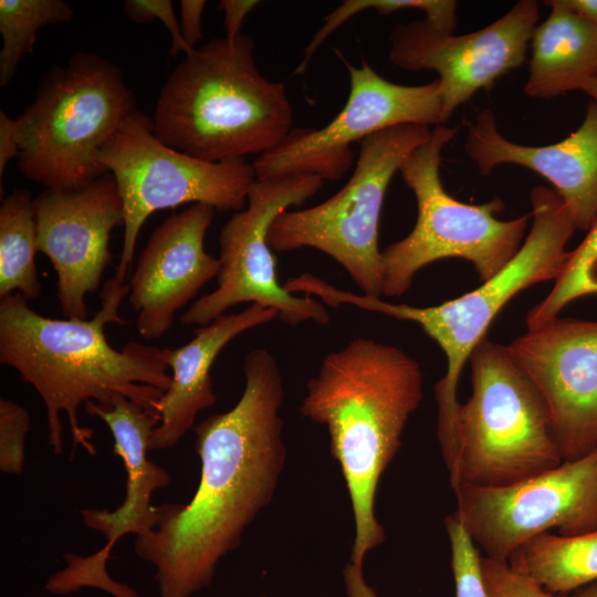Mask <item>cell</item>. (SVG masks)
I'll return each mask as SVG.
<instances>
[{"instance_id":"cell-1","label":"cell","mask_w":597,"mask_h":597,"mask_svg":"<svg viewBox=\"0 0 597 597\" xmlns=\"http://www.w3.org/2000/svg\"><path fill=\"white\" fill-rule=\"evenodd\" d=\"M243 375L238 402L193 428L200 480L192 498L158 505L155 528L134 542L135 555L155 569L160 597H191L208 587L279 486L286 461L283 378L264 348L245 355Z\"/></svg>"},{"instance_id":"cell-2","label":"cell","mask_w":597,"mask_h":597,"mask_svg":"<svg viewBox=\"0 0 597 597\" xmlns=\"http://www.w3.org/2000/svg\"><path fill=\"white\" fill-rule=\"evenodd\" d=\"M129 285L115 275L100 294L101 307L91 320H56L36 313L20 293L0 298V363L31 385L46 410L48 443L63 451L61 415L67 417L73 449L95 453L93 431L78 420V408L93 401L109 408L127 398L158 412L171 376L163 348L129 342L122 349L108 343L107 324H126L119 314Z\"/></svg>"},{"instance_id":"cell-3","label":"cell","mask_w":597,"mask_h":597,"mask_svg":"<svg viewBox=\"0 0 597 597\" xmlns=\"http://www.w3.org/2000/svg\"><path fill=\"white\" fill-rule=\"evenodd\" d=\"M423 398L419 363L397 346L359 337L328 353L306 385L300 412L326 427L355 524L349 562L386 540L375 514L380 478L396 457Z\"/></svg>"},{"instance_id":"cell-4","label":"cell","mask_w":597,"mask_h":597,"mask_svg":"<svg viewBox=\"0 0 597 597\" xmlns=\"http://www.w3.org/2000/svg\"><path fill=\"white\" fill-rule=\"evenodd\" d=\"M532 226L520 250L495 275L476 289L432 306H412L341 290L311 273L291 277L287 289L318 297L328 306L342 304L418 324L447 359L444 376L434 386L437 433L448 472L457 460L458 386L465 363L503 307L522 291L555 280L569 251L566 244L577 230L559 195L536 186L530 193Z\"/></svg>"},{"instance_id":"cell-5","label":"cell","mask_w":597,"mask_h":597,"mask_svg":"<svg viewBox=\"0 0 597 597\" xmlns=\"http://www.w3.org/2000/svg\"><path fill=\"white\" fill-rule=\"evenodd\" d=\"M254 41L214 38L174 69L157 100L155 136L166 146L209 163L243 159L279 145L292 129L293 109L281 82L264 77Z\"/></svg>"},{"instance_id":"cell-6","label":"cell","mask_w":597,"mask_h":597,"mask_svg":"<svg viewBox=\"0 0 597 597\" xmlns=\"http://www.w3.org/2000/svg\"><path fill=\"white\" fill-rule=\"evenodd\" d=\"M122 70L76 52L52 67L15 118L22 175L49 189L76 188L108 172L100 154L136 111Z\"/></svg>"},{"instance_id":"cell-7","label":"cell","mask_w":597,"mask_h":597,"mask_svg":"<svg viewBox=\"0 0 597 597\" xmlns=\"http://www.w3.org/2000/svg\"><path fill=\"white\" fill-rule=\"evenodd\" d=\"M469 362L472 392L459 408L452 490L503 486L561 464L546 402L507 345L485 337Z\"/></svg>"},{"instance_id":"cell-8","label":"cell","mask_w":597,"mask_h":597,"mask_svg":"<svg viewBox=\"0 0 597 597\" xmlns=\"http://www.w3.org/2000/svg\"><path fill=\"white\" fill-rule=\"evenodd\" d=\"M457 129L438 125L402 163L399 172L413 192L418 216L411 232L381 251L383 295L399 297L425 266L460 258L473 264L481 282L501 271L517 253L531 214L500 220L504 202L481 205L450 196L440 178L441 154Z\"/></svg>"},{"instance_id":"cell-9","label":"cell","mask_w":597,"mask_h":597,"mask_svg":"<svg viewBox=\"0 0 597 597\" xmlns=\"http://www.w3.org/2000/svg\"><path fill=\"white\" fill-rule=\"evenodd\" d=\"M423 125H399L359 143L354 172L325 201L286 210L272 222L268 242L276 252L314 248L342 265L362 294L383 295L379 219L394 175L407 157L431 136Z\"/></svg>"},{"instance_id":"cell-10","label":"cell","mask_w":597,"mask_h":597,"mask_svg":"<svg viewBox=\"0 0 597 597\" xmlns=\"http://www.w3.org/2000/svg\"><path fill=\"white\" fill-rule=\"evenodd\" d=\"M123 199L125 224L115 276L124 282L132 270L140 229L153 212L185 203L218 211H240L256 180L244 159L209 163L163 144L151 118L136 109L100 154ZM125 283V282H124Z\"/></svg>"},{"instance_id":"cell-11","label":"cell","mask_w":597,"mask_h":597,"mask_svg":"<svg viewBox=\"0 0 597 597\" xmlns=\"http://www.w3.org/2000/svg\"><path fill=\"white\" fill-rule=\"evenodd\" d=\"M311 174H291L256 179L243 210L224 223L219 235L220 271L217 287L195 300L179 316L185 326H203L241 303L261 304L277 312L287 325L313 321L325 325L329 314L312 296H296L280 284L275 258L268 242L274 219L300 207L323 187Z\"/></svg>"},{"instance_id":"cell-12","label":"cell","mask_w":597,"mask_h":597,"mask_svg":"<svg viewBox=\"0 0 597 597\" xmlns=\"http://www.w3.org/2000/svg\"><path fill=\"white\" fill-rule=\"evenodd\" d=\"M453 513L485 557L507 562L532 538L597 530V449L503 486L461 485Z\"/></svg>"},{"instance_id":"cell-13","label":"cell","mask_w":597,"mask_h":597,"mask_svg":"<svg viewBox=\"0 0 597 597\" xmlns=\"http://www.w3.org/2000/svg\"><path fill=\"white\" fill-rule=\"evenodd\" d=\"M346 66L349 94L344 108L321 128H292L279 145L259 155L252 163L256 179L311 174L337 181L353 164V143L399 125H442L438 78L401 85L385 80L366 62Z\"/></svg>"},{"instance_id":"cell-14","label":"cell","mask_w":597,"mask_h":597,"mask_svg":"<svg viewBox=\"0 0 597 597\" xmlns=\"http://www.w3.org/2000/svg\"><path fill=\"white\" fill-rule=\"evenodd\" d=\"M538 13L537 1L520 0L489 25L460 35L426 19L399 23L389 35V61L404 70L438 73L443 125L478 91L525 62Z\"/></svg>"},{"instance_id":"cell-15","label":"cell","mask_w":597,"mask_h":597,"mask_svg":"<svg viewBox=\"0 0 597 597\" xmlns=\"http://www.w3.org/2000/svg\"><path fill=\"white\" fill-rule=\"evenodd\" d=\"M87 415L102 419L114 439V452L126 471V492L115 510L86 509L81 511L84 525L100 532L106 544L93 555L64 556L66 566L53 575L46 588L54 594H69L82 586H98L115 597H134L129 587L113 582L105 565L115 543L126 534L136 537L153 531L159 519V507L151 504L155 491L170 483L169 473L148 457L149 441L160 422L157 411L146 409L127 398H118L109 408L86 401Z\"/></svg>"},{"instance_id":"cell-16","label":"cell","mask_w":597,"mask_h":597,"mask_svg":"<svg viewBox=\"0 0 597 597\" xmlns=\"http://www.w3.org/2000/svg\"><path fill=\"white\" fill-rule=\"evenodd\" d=\"M38 251L56 273V296L66 318L87 320V294L112 263V231L125 224L123 199L106 172L87 185L46 188L34 198Z\"/></svg>"},{"instance_id":"cell-17","label":"cell","mask_w":597,"mask_h":597,"mask_svg":"<svg viewBox=\"0 0 597 597\" xmlns=\"http://www.w3.org/2000/svg\"><path fill=\"white\" fill-rule=\"evenodd\" d=\"M544 398L564 461L597 449V321L556 317L507 345Z\"/></svg>"},{"instance_id":"cell-18","label":"cell","mask_w":597,"mask_h":597,"mask_svg":"<svg viewBox=\"0 0 597 597\" xmlns=\"http://www.w3.org/2000/svg\"><path fill=\"white\" fill-rule=\"evenodd\" d=\"M216 209L195 203L163 221L151 233L130 275L129 303L145 339L164 336L176 314L220 271L205 250Z\"/></svg>"},{"instance_id":"cell-19","label":"cell","mask_w":597,"mask_h":597,"mask_svg":"<svg viewBox=\"0 0 597 597\" xmlns=\"http://www.w3.org/2000/svg\"><path fill=\"white\" fill-rule=\"evenodd\" d=\"M464 151L483 176L504 164L525 167L554 186L579 230L597 220V102L590 100L578 128L544 146L521 145L504 137L490 108L469 124Z\"/></svg>"},{"instance_id":"cell-20","label":"cell","mask_w":597,"mask_h":597,"mask_svg":"<svg viewBox=\"0 0 597 597\" xmlns=\"http://www.w3.org/2000/svg\"><path fill=\"white\" fill-rule=\"evenodd\" d=\"M275 317V310L254 303L195 328L192 339L180 347L163 348L172 375L158 405L160 422L151 433L149 450L170 449L184 438L198 413L217 402L210 371L221 350L237 336Z\"/></svg>"},{"instance_id":"cell-21","label":"cell","mask_w":597,"mask_h":597,"mask_svg":"<svg viewBox=\"0 0 597 597\" xmlns=\"http://www.w3.org/2000/svg\"><path fill=\"white\" fill-rule=\"evenodd\" d=\"M543 3L551 13L533 32L524 93L549 100L582 91L587 81L597 77V27L554 0Z\"/></svg>"},{"instance_id":"cell-22","label":"cell","mask_w":597,"mask_h":597,"mask_svg":"<svg viewBox=\"0 0 597 597\" xmlns=\"http://www.w3.org/2000/svg\"><path fill=\"white\" fill-rule=\"evenodd\" d=\"M507 562L546 590L569 595L597 580V530L574 536L541 534Z\"/></svg>"},{"instance_id":"cell-23","label":"cell","mask_w":597,"mask_h":597,"mask_svg":"<svg viewBox=\"0 0 597 597\" xmlns=\"http://www.w3.org/2000/svg\"><path fill=\"white\" fill-rule=\"evenodd\" d=\"M36 252L34 199L25 189H17L0 207V298L13 293L28 301L40 297Z\"/></svg>"},{"instance_id":"cell-24","label":"cell","mask_w":597,"mask_h":597,"mask_svg":"<svg viewBox=\"0 0 597 597\" xmlns=\"http://www.w3.org/2000/svg\"><path fill=\"white\" fill-rule=\"evenodd\" d=\"M74 10L63 0H1L0 86L13 78L25 54L33 51L38 31L73 19Z\"/></svg>"},{"instance_id":"cell-25","label":"cell","mask_w":597,"mask_h":597,"mask_svg":"<svg viewBox=\"0 0 597 597\" xmlns=\"http://www.w3.org/2000/svg\"><path fill=\"white\" fill-rule=\"evenodd\" d=\"M551 292L526 314L527 329L537 328L558 317L569 303L597 294V220L573 250Z\"/></svg>"},{"instance_id":"cell-26","label":"cell","mask_w":597,"mask_h":597,"mask_svg":"<svg viewBox=\"0 0 597 597\" xmlns=\"http://www.w3.org/2000/svg\"><path fill=\"white\" fill-rule=\"evenodd\" d=\"M457 8L458 2L454 0H346L325 17V23L305 48L304 56L295 73L305 72L310 60L326 38L348 19L364 10L373 9L381 15H387L404 9H418L426 13V20L437 29L453 32L457 24Z\"/></svg>"},{"instance_id":"cell-27","label":"cell","mask_w":597,"mask_h":597,"mask_svg":"<svg viewBox=\"0 0 597 597\" xmlns=\"http://www.w3.org/2000/svg\"><path fill=\"white\" fill-rule=\"evenodd\" d=\"M455 597H491L482 573L481 555L454 514L446 521Z\"/></svg>"},{"instance_id":"cell-28","label":"cell","mask_w":597,"mask_h":597,"mask_svg":"<svg viewBox=\"0 0 597 597\" xmlns=\"http://www.w3.org/2000/svg\"><path fill=\"white\" fill-rule=\"evenodd\" d=\"M31 417L25 407L0 398V470L3 473L19 475L25 460V437L30 429Z\"/></svg>"},{"instance_id":"cell-29","label":"cell","mask_w":597,"mask_h":597,"mask_svg":"<svg viewBox=\"0 0 597 597\" xmlns=\"http://www.w3.org/2000/svg\"><path fill=\"white\" fill-rule=\"evenodd\" d=\"M481 566L491 597H567L546 590L509 562L482 556Z\"/></svg>"},{"instance_id":"cell-30","label":"cell","mask_w":597,"mask_h":597,"mask_svg":"<svg viewBox=\"0 0 597 597\" xmlns=\"http://www.w3.org/2000/svg\"><path fill=\"white\" fill-rule=\"evenodd\" d=\"M126 15L136 23H147L159 19L171 36L170 55L189 54L193 50L185 42L180 22H178L170 0H127L124 6Z\"/></svg>"},{"instance_id":"cell-31","label":"cell","mask_w":597,"mask_h":597,"mask_svg":"<svg viewBox=\"0 0 597 597\" xmlns=\"http://www.w3.org/2000/svg\"><path fill=\"white\" fill-rule=\"evenodd\" d=\"M207 2L205 0L180 1V29L187 45L195 50L202 40V13Z\"/></svg>"},{"instance_id":"cell-32","label":"cell","mask_w":597,"mask_h":597,"mask_svg":"<svg viewBox=\"0 0 597 597\" xmlns=\"http://www.w3.org/2000/svg\"><path fill=\"white\" fill-rule=\"evenodd\" d=\"M256 0H222L219 8L224 14L226 38L234 40L241 35V27L245 17L258 6Z\"/></svg>"},{"instance_id":"cell-33","label":"cell","mask_w":597,"mask_h":597,"mask_svg":"<svg viewBox=\"0 0 597 597\" xmlns=\"http://www.w3.org/2000/svg\"><path fill=\"white\" fill-rule=\"evenodd\" d=\"M19 138L15 119L10 118L3 111L0 112V182L8 163L19 157Z\"/></svg>"},{"instance_id":"cell-34","label":"cell","mask_w":597,"mask_h":597,"mask_svg":"<svg viewBox=\"0 0 597 597\" xmlns=\"http://www.w3.org/2000/svg\"><path fill=\"white\" fill-rule=\"evenodd\" d=\"M343 580L347 597H378L365 579L363 565L348 562L343 569Z\"/></svg>"},{"instance_id":"cell-35","label":"cell","mask_w":597,"mask_h":597,"mask_svg":"<svg viewBox=\"0 0 597 597\" xmlns=\"http://www.w3.org/2000/svg\"><path fill=\"white\" fill-rule=\"evenodd\" d=\"M559 7L597 27V0H554Z\"/></svg>"},{"instance_id":"cell-36","label":"cell","mask_w":597,"mask_h":597,"mask_svg":"<svg viewBox=\"0 0 597 597\" xmlns=\"http://www.w3.org/2000/svg\"><path fill=\"white\" fill-rule=\"evenodd\" d=\"M567 597H597V580L573 591Z\"/></svg>"},{"instance_id":"cell-37","label":"cell","mask_w":597,"mask_h":597,"mask_svg":"<svg viewBox=\"0 0 597 597\" xmlns=\"http://www.w3.org/2000/svg\"><path fill=\"white\" fill-rule=\"evenodd\" d=\"M582 91L588 94L593 101L597 102V77L587 81Z\"/></svg>"},{"instance_id":"cell-38","label":"cell","mask_w":597,"mask_h":597,"mask_svg":"<svg viewBox=\"0 0 597 597\" xmlns=\"http://www.w3.org/2000/svg\"><path fill=\"white\" fill-rule=\"evenodd\" d=\"M258 597H268V596H265V595H260V596H258Z\"/></svg>"}]
</instances>
